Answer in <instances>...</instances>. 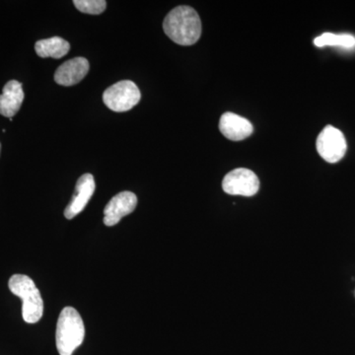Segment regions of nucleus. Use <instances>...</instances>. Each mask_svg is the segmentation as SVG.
Here are the masks:
<instances>
[{
  "label": "nucleus",
  "instance_id": "nucleus-13",
  "mask_svg": "<svg viewBox=\"0 0 355 355\" xmlns=\"http://www.w3.org/2000/svg\"><path fill=\"white\" fill-rule=\"evenodd\" d=\"M314 44L318 48L331 46L352 49L355 46V38L349 34L336 35L333 34V33H324V34L314 40Z\"/></svg>",
  "mask_w": 355,
  "mask_h": 355
},
{
  "label": "nucleus",
  "instance_id": "nucleus-10",
  "mask_svg": "<svg viewBox=\"0 0 355 355\" xmlns=\"http://www.w3.org/2000/svg\"><path fill=\"white\" fill-rule=\"evenodd\" d=\"M89 62L84 58H74L60 65L55 73V81L58 85L72 86L80 83L87 76Z\"/></svg>",
  "mask_w": 355,
  "mask_h": 355
},
{
  "label": "nucleus",
  "instance_id": "nucleus-14",
  "mask_svg": "<svg viewBox=\"0 0 355 355\" xmlns=\"http://www.w3.org/2000/svg\"><path fill=\"white\" fill-rule=\"evenodd\" d=\"M74 6L80 12L99 15L107 7L105 0H74Z\"/></svg>",
  "mask_w": 355,
  "mask_h": 355
},
{
  "label": "nucleus",
  "instance_id": "nucleus-12",
  "mask_svg": "<svg viewBox=\"0 0 355 355\" xmlns=\"http://www.w3.org/2000/svg\"><path fill=\"white\" fill-rule=\"evenodd\" d=\"M70 44L60 37L40 40L35 44V51L40 58H62L69 53Z\"/></svg>",
  "mask_w": 355,
  "mask_h": 355
},
{
  "label": "nucleus",
  "instance_id": "nucleus-5",
  "mask_svg": "<svg viewBox=\"0 0 355 355\" xmlns=\"http://www.w3.org/2000/svg\"><path fill=\"white\" fill-rule=\"evenodd\" d=\"M316 146L318 153L329 163L342 160L347 149L345 135L333 125H327L322 130L318 137Z\"/></svg>",
  "mask_w": 355,
  "mask_h": 355
},
{
  "label": "nucleus",
  "instance_id": "nucleus-9",
  "mask_svg": "<svg viewBox=\"0 0 355 355\" xmlns=\"http://www.w3.org/2000/svg\"><path fill=\"white\" fill-rule=\"evenodd\" d=\"M219 130L226 139L240 141L253 133L251 121L234 113H224L219 121Z\"/></svg>",
  "mask_w": 355,
  "mask_h": 355
},
{
  "label": "nucleus",
  "instance_id": "nucleus-3",
  "mask_svg": "<svg viewBox=\"0 0 355 355\" xmlns=\"http://www.w3.org/2000/svg\"><path fill=\"white\" fill-rule=\"evenodd\" d=\"M8 286L14 295L22 299V316L26 323H38L43 317L44 301L33 279L27 275H14Z\"/></svg>",
  "mask_w": 355,
  "mask_h": 355
},
{
  "label": "nucleus",
  "instance_id": "nucleus-15",
  "mask_svg": "<svg viewBox=\"0 0 355 355\" xmlns=\"http://www.w3.org/2000/svg\"><path fill=\"white\" fill-rule=\"evenodd\" d=\"M0 150H1V144H0Z\"/></svg>",
  "mask_w": 355,
  "mask_h": 355
},
{
  "label": "nucleus",
  "instance_id": "nucleus-1",
  "mask_svg": "<svg viewBox=\"0 0 355 355\" xmlns=\"http://www.w3.org/2000/svg\"><path fill=\"white\" fill-rule=\"evenodd\" d=\"M163 30L175 43L191 46L200 38L202 21L193 7L178 6L166 16Z\"/></svg>",
  "mask_w": 355,
  "mask_h": 355
},
{
  "label": "nucleus",
  "instance_id": "nucleus-4",
  "mask_svg": "<svg viewBox=\"0 0 355 355\" xmlns=\"http://www.w3.org/2000/svg\"><path fill=\"white\" fill-rule=\"evenodd\" d=\"M141 99L137 84L132 81L123 80L106 89L103 94V101L110 110L118 113L128 112L139 104Z\"/></svg>",
  "mask_w": 355,
  "mask_h": 355
},
{
  "label": "nucleus",
  "instance_id": "nucleus-7",
  "mask_svg": "<svg viewBox=\"0 0 355 355\" xmlns=\"http://www.w3.org/2000/svg\"><path fill=\"white\" fill-rule=\"evenodd\" d=\"M137 205V198L132 191H121L114 196L104 209V224L114 226L121 221L123 217L135 211Z\"/></svg>",
  "mask_w": 355,
  "mask_h": 355
},
{
  "label": "nucleus",
  "instance_id": "nucleus-8",
  "mask_svg": "<svg viewBox=\"0 0 355 355\" xmlns=\"http://www.w3.org/2000/svg\"><path fill=\"white\" fill-rule=\"evenodd\" d=\"M96 189L95 180L93 175L84 174L77 180L76 191H74L73 197L64 210V216L67 219H73L78 216L89 200L94 195Z\"/></svg>",
  "mask_w": 355,
  "mask_h": 355
},
{
  "label": "nucleus",
  "instance_id": "nucleus-2",
  "mask_svg": "<svg viewBox=\"0 0 355 355\" xmlns=\"http://www.w3.org/2000/svg\"><path fill=\"white\" fill-rule=\"evenodd\" d=\"M85 327L80 314L74 308L65 307L58 320L55 343L60 355H72L83 345Z\"/></svg>",
  "mask_w": 355,
  "mask_h": 355
},
{
  "label": "nucleus",
  "instance_id": "nucleus-11",
  "mask_svg": "<svg viewBox=\"0 0 355 355\" xmlns=\"http://www.w3.org/2000/svg\"><path fill=\"white\" fill-rule=\"evenodd\" d=\"M24 101V92L19 81L10 80L3 87L0 95V114L12 119L19 111Z\"/></svg>",
  "mask_w": 355,
  "mask_h": 355
},
{
  "label": "nucleus",
  "instance_id": "nucleus-6",
  "mask_svg": "<svg viewBox=\"0 0 355 355\" xmlns=\"http://www.w3.org/2000/svg\"><path fill=\"white\" fill-rule=\"evenodd\" d=\"M222 188L228 195L253 197L260 189V181L251 170L238 168L224 177Z\"/></svg>",
  "mask_w": 355,
  "mask_h": 355
}]
</instances>
